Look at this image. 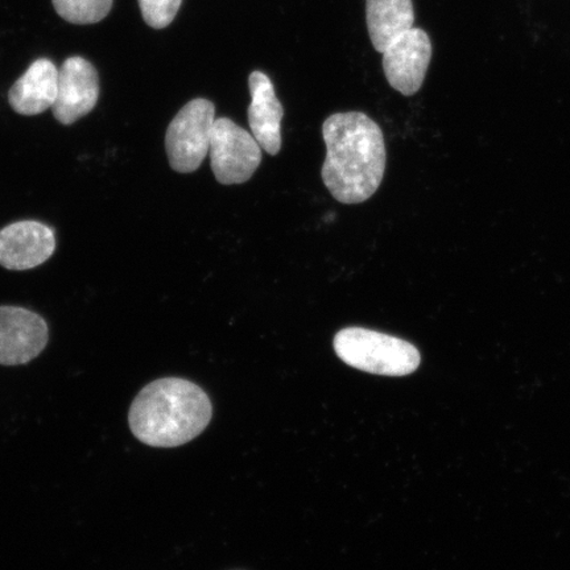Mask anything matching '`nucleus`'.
I'll return each mask as SVG.
<instances>
[{
    "mask_svg": "<svg viewBox=\"0 0 570 570\" xmlns=\"http://www.w3.org/2000/svg\"><path fill=\"white\" fill-rule=\"evenodd\" d=\"M209 154L213 174L224 185L248 181L262 163L259 142L229 118L214 120Z\"/></svg>",
    "mask_w": 570,
    "mask_h": 570,
    "instance_id": "39448f33",
    "label": "nucleus"
},
{
    "mask_svg": "<svg viewBox=\"0 0 570 570\" xmlns=\"http://www.w3.org/2000/svg\"><path fill=\"white\" fill-rule=\"evenodd\" d=\"M366 21L376 52L383 53L415 23L412 0H367Z\"/></svg>",
    "mask_w": 570,
    "mask_h": 570,
    "instance_id": "f8f14e48",
    "label": "nucleus"
},
{
    "mask_svg": "<svg viewBox=\"0 0 570 570\" xmlns=\"http://www.w3.org/2000/svg\"><path fill=\"white\" fill-rule=\"evenodd\" d=\"M252 104L248 106V125L253 137L268 155H277L282 148L283 105L275 95L274 83L263 71L255 70L248 77Z\"/></svg>",
    "mask_w": 570,
    "mask_h": 570,
    "instance_id": "9d476101",
    "label": "nucleus"
},
{
    "mask_svg": "<svg viewBox=\"0 0 570 570\" xmlns=\"http://www.w3.org/2000/svg\"><path fill=\"white\" fill-rule=\"evenodd\" d=\"M326 159L323 181L341 204L367 202L381 187L386 170V145L381 127L363 112H338L323 126Z\"/></svg>",
    "mask_w": 570,
    "mask_h": 570,
    "instance_id": "f257e3e1",
    "label": "nucleus"
},
{
    "mask_svg": "<svg viewBox=\"0 0 570 570\" xmlns=\"http://www.w3.org/2000/svg\"><path fill=\"white\" fill-rule=\"evenodd\" d=\"M432 59L430 36L420 28L399 36L383 52V70L391 88L413 96L423 87Z\"/></svg>",
    "mask_w": 570,
    "mask_h": 570,
    "instance_id": "423d86ee",
    "label": "nucleus"
},
{
    "mask_svg": "<svg viewBox=\"0 0 570 570\" xmlns=\"http://www.w3.org/2000/svg\"><path fill=\"white\" fill-rule=\"evenodd\" d=\"M59 91V69L48 59L31 63L26 73L12 85L9 102L13 111L24 117L39 116L51 109Z\"/></svg>",
    "mask_w": 570,
    "mask_h": 570,
    "instance_id": "9b49d317",
    "label": "nucleus"
},
{
    "mask_svg": "<svg viewBox=\"0 0 570 570\" xmlns=\"http://www.w3.org/2000/svg\"><path fill=\"white\" fill-rule=\"evenodd\" d=\"M55 249V232L38 220H19L0 230V266L7 269L39 267Z\"/></svg>",
    "mask_w": 570,
    "mask_h": 570,
    "instance_id": "1a4fd4ad",
    "label": "nucleus"
},
{
    "mask_svg": "<svg viewBox=\"0 0 570 570\" xmlns=\"http://www.w3.org/2000/svg\"><path fill=\"white\" fill-rule=\"evenodd\" d=\"M183 0H139L140 11L146 24L163 30L175 20Z\"/></svg>",
    "mask_w": 570,
    "mask_h": 570,
    "instance_id": "4468645a",
    "label": "nucleus"
},
{
    "mask_svg": "<svg viewBox=\"0 0 570 570\" xmlns=\"http://www.w3.org/2000/svg\"><path fill=\"white\" fill-rule=\"evenodd\" d=\"M216 107L205 98H196L183 107L170 122L166 149L170 167L178 174H191L202 167L209 154Z\"/></svg>",
    "mask_w": 570,
    "mask_h": 570,
    "instance_id": "20e7f679",
    "label": "nucleus"
},
{
    "mask_svg": "<svg viewBox=\"0 0 570 570\" xmlns=\"http://www.w3.org/2000/svg\"><path fill=\"white\" fill-rule=\"evenodd\" d=\"M46 320L19 306H0V365H26L48 345Z\"/></svg>",
    "mask_w": 570,
    "mask_h": 570,
    "instance_id": "0eeeda50",
    "label": "nucleus"
},
{
    "mask_svg": "<svg viewBox=\"0 0 570 570\" xmlns=\"http://www.w3.org/2000/svg\"><path fill=\"white\" fill-rule=\"evenodd\" d=\"M334 351L346 365L383 376L410 375L422 362V355L410 342L363 327L338 332Z\"/></svg>",
    "mask_w": 570,
    "mask_h": 570,
    "instance_id": "7ed1b4c3",
    "label": "nucleus"
},
{
    "mask_svg": "<svg viewBox=\"0 0 570 570\" xmlns=\"http://www.w3.org/2000/svg\"><path fill=\"white\" fill-rule=\"evenodd\" d=\"M99 98V77L92 63L73 56L59 70V91L53 116L63 126L73 125L95 109Z\"/></svg>",
    "mask_w": 570,
    "mask_h": 570,
    "instance_id": "6e6552de",
    "label": "nucleus"
},
{
    "mask_svg": "<svg viewBox=\"0 0 570 570\" xmlns=\"http://www.w3.org/2000/svg\"><path fill=\"white\" fill-rule=\"evenodd\" d=\"M114 0H52L55 10L71 24H96L109 16Z\"/></svg>",
    "mask_w": 570,
    "mask_h": 570,
    "instance_id": "ddd939ff",
    "label": "nucleus"
},
{
    "mask_svg": "<svg viewBox=\"0 0 570 570\" xmlns=\"http://www.w3.org/2000/svg\"><path fill=\"white\" fill-rule=\"evenodd\" d=\"M212 415L210 399L197 384L163 377L147 384L134 399L128 424L142 444L176 448L199 436Z\"/></svg>",
    "mask_w": 570,
    "mask_h": 570,
    "instance_id": "f03ea898",
    "label": "nucleus"
}]
</instances>
